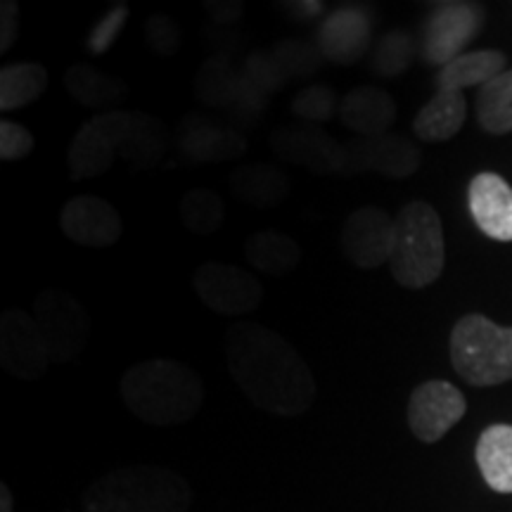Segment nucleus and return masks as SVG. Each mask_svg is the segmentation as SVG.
Instances as JSON below:
<instances>
[{"instance_id": "nucleus-23", "label": "nucleus", "mask_w": 512, "mask_h": 512, "mask_svg": "<svg viewBox=\"0 0 512 512\" xmlns=\"http://www.w3.org/2000/svg\"><path fill=\"white\" fill-rule=\"evenodd\" d=\"M505 64H508V60H505L501 50H472V53L460 55L439 69L437 86L439 91L456 93H463L465 88L472 86L482 88L505 72Z\"/></svg>"}, {"instance_id": "nucleus-6", "label": "nucleus", "mask_w": 512, "mask_h": 512, "mask_svg": "<svg viewBox=\"0 0 512 512\" xmlns=\"http://www.w3.org/2000/svg\"><path fill=\"white\" fill-rule=\"evenodd\" d=\"M31 318L53 363L74 361L91 339V316L72 292H41L31 304Z\"/></svg>"}, {"instance_id": "nucleus-4", "label": "nucleus", "mask_w": 512, "mask_h": 512, "mask_svg": "<svg viewBox=\"0 0 512 512\" xmlns=\"http://www.w3.org/2000/svg\"><path fill=\"white\" fill-rule=\"evenodd\" d=\"M394 249L389 268L406 290H422L437 283L446 266L444 226L432 204L413 200L394 216Z\"/></svg>"}, {"instance_id": "nucleus-12", "label": "nucleus", "mask_w": 512, "mask_h": 512, "mask_svg": "<svg viewBox=\"0 0 512 512\" xmlns=\"http://www.w3.org/2000/svg\"><path fill=\"white\" fill-rule=\"evenodd\" d=\"M394 216L382 207H361L351 211L342 226L339 245L351 264L358 268H380L392 259L394 249Z\"/></svg>"}, {"instance_id": "nucleus-35", "label": "nucleus", "mask_w": 512, "mask_h": 512, "mask_svg": "<svg viewBox=\"0 0 512 512\" xmlns=\"http://www.w3.org/2000/svg\"><path fill=\"white\" fill-rule=\"evenodd\" d=\"M128 12H131V10H128L126 3L114 5L110 12H105V17H102L100 22L95 24L91 36H88V41H86L88 53H91L93 57L110 53L114 41H117L119 34H121V29H124Z\"/></svg>"}, {"instance_id": "nucleus-15", "label": "nucleus", "mask_w": 512, "mask_h": 512, "mask_svg": "<svg viewBox=\"0 0 512 512\" xmlns=\"http://www.w3.org/2000/svg\"><path fill=\"white\" fill-rule=\"evenodd\" d=\"M373 38V12L361 5H339L320 22L316 46L325 60L354 64L368 53Z\"/></svg>"}, {"instance_id": "nucleus-27", "label": "nucleus", "mask_w": 512, "mask_h": 512, "mask_svg": "<svg viewBox=\"0 0 512 512\" xmlns=\"http://www.w3.org/2000/svg\"><path fill=\"white\" fill-rule=\"evenodd\" d=\"M48 69L38 62H12L0 69V110L12 112L31 105L46 93Z\"/></svg>"}, {"instance_id": "nucleus-26", "label": "nucleus", "mask_w": 512, "mask_h": 512, "mask_svg": "<svg viewBox=\"0 0 512 512\" xmlns=\"http://www.w3.org/2000/svg\"><path fill=\"white\" fill-rule=\"evenodd\" d=\"M64 83H67V91L72 93V98L81 105L91 107V110L112 112L110 107L119 105L128 95L124 81L100 72L91 64H72L64 74Z\"/></svg>"}, {"instance_id": "nucleus-25", "label": "nucleus", "mask_w": 512, "mask_h": 512, "mask_svg": "<svg viewBox=\"0 0 512 512\" xmlns=\"http://www.w3.org/2000/svg\"><path fill=\"white\" fill-rule=\"evenodd\" d=\"M479 472L496 494H512V425H491L479 434Z\"/></svg>"}, {"instance_id": "nucleus-22", "label": "nucleus", "mask_w": 512, "mask_h": 512, "mask_svg": "<svg viewBox=\"0 0 512 512\" xmlns=\"http://www.w3.org/2000/svg\"><path fill=\"white\" fill-rule=\"evenodd\" d=\"M230 192L256 209H271L290 195V178L278 166L247 164L230 176Z\"/></svg>"}, {"instance_id": "nucleus-33", "label": "nucleus", "mask_w": 512, "mask_h": 512, "mask_svg": "<svg viewBox=\"0 0 512 512\" xmlns=\"http://www.w3.org/2000/svg\"><path fill=\"white\" fill-rule=\"evenodd\" d=\"M242 79L259 93H264L266 98H271L273 93L283 91L290 76H287L283 64H280L273 50H259V53H252L245 60Z\"/></svg>"}, {"instance_id": "nucleus-5", "label": "nucleus", "mask_w": 512, "mask_h": 512, "mask_svg": "<svg viewBox=\"0 0 512 512\" xmlns=\"http://www.w3.org/2000/svg\"><path fill=\"white\" fill-rule=\"evenodd\" d=\"M451 363L470 387H496L512 380V328L482 313H467L453 325Z\"/></svg>"}, {"instance_id": "nucleus-10", "label": "nucleus", "mask_w": 512, "mask_h": 512, "mask_svg": "<svg viewBox=\"0 0 512 512\" xmlns=\"http://www.w3.org/2000/svg\"><path fill=\"white\" fill-rule=\"evenodd\" d=\"M484 10L475 3H441L422 29V57L434 67H446L465 55L467 43L479 34Z\"/></svg>"}, {"instance_id": "nucleus-17", "label": "nucleus", "mask_w": 512, "mask_h": 512, "mask_svg": "<svg viewBox=\"0 0 512 512\" xmlns=\"http://www.w3.org/2000/svg\"><path fill=\"white\" fill-rule=\"evenodd\" d=\"M178 145L192 162H228L247 152V140L233 124H216L200 114H188L178 128Z\"/></svg>"}, {"instance_id": "nucleus-42", "label": "nucleus", "mask_w": 512, "mask_h": 512, "mask_svg": "<svg viewBox=\"0 0 512 512\" xmlns=\"http://www.w3.org/2000/svg\"><path fill=\"white\" fill-rule=\"evenodd\" d=\"M0 512H12V494L8 484H0Z\"/></svg>"}, {"instance_id": "nucleus-3", "label": "nucleus", "mask_w": 512, "mask_h": 512, "mask_svg": "<svg viewBox=\"0 0 512 512\" xmlns=\"http://www.w3.org/2000/svg\"><path fill=\"white\" fill-rule=\"evenodd\" d=\"M188 479L169 467H119L83 494V512H188Z\"/></svg>"}, {"instance_id": "nucleus-8", "label": "nucleus", "mask_w": 512, "mask_h": 512, "mask_svg": "<svg viewBox=\"0 0 512 512\" xmlns=\"http://www.w3.org/2000/svg\"><path fill=\"white\" fill-rule=\"evenodd\" d=\"M422 155L413 143L399 133H382V136L370 138H351L342 143V155H339V176H356L366 171L403 181L411 178L420 169Z\"/></svg>"}, {"instance_id": "nucleus-1", "label": "nucleus", "mask_w": 512, "mask_h": 512, "mask_svg": "<svg viewBox=\"0 0 512 512\" xmlns=\"http://www.w3.org/2000/svg\"><path fill=\"white\" fill-rule=\"evenodd\" d=\"M226 366L242 394L261 411L299 418L316 401V377L278 330L240 320L226 330Z\"/></svg>"}, {"instance_id": "nucleus-18", "label": "nucleus", "mask_w": 512, "mask_h": 512, "mask_svg": "<svg viewBox=\"0 0 512 512\" xmlns=\"http://www.w3.org/2000/svg\"><path fill=\"white\" fill-rule=\"evenodd\" d=\"M467 204L486 238L512 242V185L503 176L477 174L467 188Z\"/></svg>"}, {"instance_id": "nucleus-28", "label": "nucleus", "mask_w": 512, "mask_h": 512, "mask_svg": "<svg viewBox=\"0 0 512 512\" xmlns=\"http://www.w3.org/2000/svg\"><path fill=\"white\" fill-rule=\"evenodd\" d=\"M477 121L491 136L512 131V69H505L494 81L479 88Z\"/></svg>"}, {"instance_id": "nucleus-30", "label": "nucleus", "mask_w": 512, "mask_h": 512, "mask_svg": "<svg viewBox=\"0 0 512 512\" xmlns=\"http://www.w3.org/2000/svg\"><path fill=\"white\" fill-rule=\"evenodd\" d=\"M178 214H181L183 226L190 233L207 238V235H214L221 228L223 219H226V204L214 190L195 188L183 195Z\"/></svg>"}, {"instance_id": "nucleus-29", "label": "nucleus", "mask_w": 512, "mask_h": 512, "mask_svg": "<svg viewBox=\"0 0 512 512\" xmlns=\"http://www.w3.org/2000/svg\"><path fill=\"white\" fill-rule=\"evenodd\" d=\"M242 72L230 64L226 57H211L200 67L195 79V95L200 98L204 105L211 107H226L230 100L238 93Z\"/></svg>"}, {"instance_id": "nucleus-39", "label": "nucleus", "mask_w": 512, "mask_h": 512, "mask_svg": "<svg viewBox=\"0 0 512 512\" xmlns=\"http://www.w3.org/2000/svg\"><path fill=\"white\" fill-rule=\"evenodd\" d=\"M19 36V5L15 0L0 3V53H8Z\"/></svg>"}, {"instance_id": "nucleus-20", "label": "nucleus", "mask_w": 512, "mask_h": 512, "mask_svg": "<svg viewBox=\"0 0 512 512\" xmlns=\"http://www.w3.org/2000/svg\"><path fill=\"white\" fill-rule=\"evenodd\" d=\"M166 155V128L143 112H128V126L119 157L136 171L155 169Z\"/></svg>"}, {"instance_id": "nucleus-9", "label": "nucleus", "mask_w": 512, "mask_h": 512, "mask_svg": "<svg viewBox=\"0 0 512 512\" xmlns=\"http://www.w3.org/2000/svg\"><path fill=\"white\" fill-rule=\"evenodd\" d=\"M192 287L204 306L223 316H247L264 302L259 278L245 268L209 261L192 275Z\"/></svg>"}, {"instance_id": "nucleus-14", "label": "nucleus", "mask_w": 512, "mask_h": 512, "mask_svg": "<svg viewBox=\"0 0 512 512\" xmlns=\"http://www.w3.org/2000/svg\"><path fill=\"white\" fill-rule=\"evenodd\" d=\"M60 228L81 247H112L124 235V221L110 202L95 195H76L60 209Z\"/></svg>"}, {"instance_id": "nucleus-19", "label": "nucleus", "mask_w": 512, "mask_h": 512, "mask_svg": "<svg viewBox=\"0 0 512 512\" xmlns=\"http://www.w3.org/2000/svg\"><path fill=\"white\" fill-rule=\"evenodd\" d=\"M339 119L356 136H382V133H389V126L394 124L396 102L382 88L358 86L339 102Z\"/></svg>"}, {"instance_id": "nucleus-24", "label": "nucleus", "mask_w": 512, "mask_h": 512, "mask_svg": "<svg viewBox=\"0 0 512 512\" xmlns=\"http://www.w3.org/2000/svg\"><path fill=\"white\" fill-rule=\"evenodd\" d=\"M245 256L249 266L256 268L264 275H283L292 273L302 261V247L299 242L290 238L280 230H259V233L249 235L245 242Z\"/></svg>"}, {"instance_id": "nucleus-11", "label": "nucleus", "mask_w": 512, "mask_h": 512, "mask_svg": "<svg viewBox=\"0 0 512 512\" xmlns=\"http://www.w3.org/2000/svg\"><path fill=\"white\" fill-rule=\"evenodd\" d=\"M467 401L456 384L427 380L413 389L408 399V427L422 444H434L463 420Z\"/></svg>"}, {"instance_id": "nucleus-7", "label": "nucleus", "mask_w": 512, "mask_h": 512, "mask_svg": "<svg viewBox=\"0 0 512 512\" xmlns=\"http://www.w3.org/2000/svg\"><path fill=\"white\" fill-rule=\"evenodd\" d=\"M128 124V110L95 114L74 133L67 150V169L72 181H91L117 162Z\"/></svg>"}, {"instance_id": "nucleus-41", "label": "nucleus", "mask_w": 512, "mask_h": 512, "mask_svg": "<svg viewBox=\"0 0 512 512\" xmlns=\"http://www.w3.org/2000/svg\"><path fill=\"white\" fill-rule=\"evenodd\" d=\"M204 8L219 24H235L242 17L240 3H204Z\"/></svg>"}, {"instance_id": "nucleus-36", "label": "nucleus", "mask_w": 512, "mask_h": 512, "mask_svg": "<svg viewBox=\"0 0 512 512\" xmlns=\"http://www.w3.org/2000/svg\"><path fill=\"white\" fill-rule=\"evenodd\" d=\"M266 105H268L266 95L249 86L245 79H240L238 93H235V98L230 100V105L226 107L230 124H233L235 128L254 126L256 121H259L261 114H264Z\"/></svg>"}, {"instance_id": "nucleus-34", "label": "nucleus", "mask_w": 512, "mask_h": 512, "mask_svg": "<svg viewBox=\"0 0 512 512\" xmlns=\"http://www.w3.org/2000/svg\"><path fill=\"white\" fill-rule=\"evenodd\" d=\"M290 110L294 117L306 121L309 126H318L332 119V114L339 110V102H337L335 91H332L330 86H325V83H316V86L304 88V91L294 95Z\"/></svg>"}, {"instance_id": "nucleus-37", "label": "nucleus", "mask_w": 512, "mask_h": 512, "mask_svg": "<svg viewBox=\"0 0 512 512\" xmlns=\"http://www.w3.org/2000/svg\"><path fill=\"white\" fill-rule=\"evenodd\" d=\"M145 41L159 57H171L181 48V27L174 17L155 15L145 24Z\"/></svg>"}, {"instance_id": "nucleus-13", "label": "nucleus", "mask_w": 512, "mask_h": 512, "mask_svg": "<svg viewBox=\"0 0 512 512\" xmlns=\"http://www.w3.org/2000/svg\"><path fill=\"white\" fill-rule=\"evenodd\" d=\"M0 363L17 380H38L53 363L31 313L8 309L0 316Z\"/></svg>"}, {"instance_id": "nucleus-31", "label": "nucleus", "mask_w": 512, "mask_h": 512, "mask_svg": "<svg viewBox=\"0 0 512 512\" xmlns=\"http://www.w3.org/2000/svg\"><path fill=\"white\" fill-rule=\"evenodd\" d=\"M415 55V43L406 31H389L384 34L377 46L373 48V62L375 74H380L382 79H396L411 67Z\"/></svg>"}, {"instance_id": "nucleus-32", "label": "nucleus", "mask_w": 512, "mask_h": 512, "mask_svg": "<svg viewBox=\"0 0 512 512\" xmlns=\"http://www.w3.org/2000/svg\"><path fill=\"white\" fill-rule=\"evenodd\" d=\"M283 69L290 79H309L323 67L325 57L316 46V41H302V38H287L273 48Z\"/></svg>"}, {"instance_id": "nucleus-40", "label": "nucleus", "mask_w": 512, "mask_h": 512, "mask_svg": "<svg viewBox=\"0 0 512 512\" xmlns=\"http://www.w3.org/2000/svg\"><path fill=\"white\" fill-rule=\"evenodd\" d=\"M280 8L297 22H311V19L323 15L325 3H320V0H294V3H280Z\"/></svg>"}, {"instance_id": "nucleus-16", "label": "nucleus", "mask_w": 512, "mask_h": 512, "mask_svg": "<svg viewBox=\"0 0 512 512\" xmlns=\"http://www.w3.org/2000/svg\"><path fill=\"white\" fill-rule=\"evenodd\" d=\"M275 157L318 176L339 174L342 145L318 126H285L271 136Z\"/></svg>"}, {"instance_id": "nucleus-2", "label": "nucleus", "mask_w": 512, "mask_h": 512, "mask_svg": "<svg viewBox=\"0 0 512 512\" xmlns=\"http://www.w3.org/2000/svg\"><path fill=\"white\" fill-rule=\"evenodd\" d=\"M119 387L128 411L155 427L183 425L200 413L204 401L202 377L174 358L136 363Z\"/></svg>"}, {"instance_id": "nucleus-38", "label": "nucleus", "mask_w": 512, "mask_h": 512, "mask_svg": "<svg viewBox=\"0 0 512 512\" xmlns=\"http://www.w3.org/2000/svg\"><path fill=\"white\" fill-rule=\"evenodd\" d=\"M34 145V133L29 128L12 119L0 121V159L3 162H17V159L29 157L34 152Z\"/></svg>"}, {"instance_id": "nucleus-21", "label": "nucleus", "mask_w": 512, "mask_h": 512, "mask_svg": "<svg viewBox=\"0 0 512 512\" xmlns=\"http://www.w3.org/2000/svg\"><path fill=\"white\" fill-rule=\"evenodd\" d=\"M467 117V102L463 93L456 91H439L422 105V110L415 114L413 131L415 136L425 143H444L451 140L463 128Z\"/></svg>"}]
</instances>
